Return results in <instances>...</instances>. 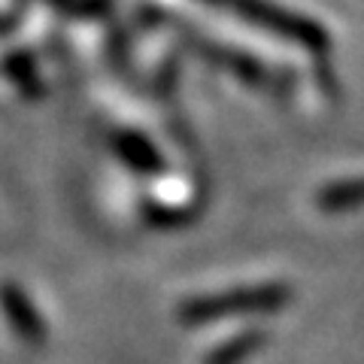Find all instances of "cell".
Wrapping results in <instances>:
<instances>
[{
  "instance_id": "1",
  "label": "cell",
  "mask_w": 364,
  "mask_h": 364,
  "mask_svg": "<svg viewBox=\"0 0 364 364\" xmlns=\"http://www.w3.org/2000/svg\"><path fill=\"white\" fill-rule=\"evenodd\" d=\"M286 301V291L279 286H258V289H237L231 294H219V298H198L182 306V318L186 322H215L231 313H264Z\"/></svg>"
},
{
  "instance_id": "2",
  "label": "cell",
  "mask_w": 364,
  "mask_h": 364,
  "mask_svg": "<svg viewBox=\"0 0 364 364\" xmlns=\"http://www.w3.org/2000/svg\"><path fill=\"white\" fill-rule=\"evenodd\" d=\"M258 346V334H246V337H237L231 346H219L207 358V364H237L240 358H246L249 352Z\"/></svg>"
}]
</instances>
